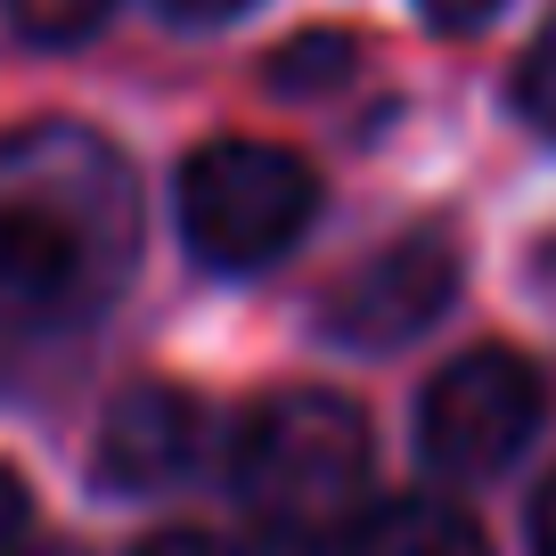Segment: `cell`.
I'll return each mask as SVG.
<instances>
[{
	"instance_id": "obj_1",
	"label": "cell",
	"mask_w": 556,
	"mask_h": 556,
	"mask_svg": "<svg viewBox=\"0 0 556 556\" xmlns=\"http://www.w3.org/2000/svg\"><path fill=\"white\" fill-rule=\"evenodd\" d=\"M139 262V180L83 123L0 131V328H74Z\"/></svg>"
},
{
	"instance_id": "obj_2",
	"label": "cell",
	"mask_w": 556,
	"mask_h": 556,
	"mask_svg": "<svg viewBox=\"0 0 556 556\" xmlns=\"http://www.w3.org/2000/svg\"><path fill=\"white\" fill-rule=\"evenodd\" d=\"M377 442L344 393H270L245 409L229 483L270 556H328L368 516Z\"/></svg>"
},
{
	"instance_id": "obj_3",
	"label": "cell",
	"mask_w": 556,
	"mask_h": 556,
	"mask_svg": "<svg viewBox=\"0 0 556 556\" xmlns=\"http://www.w3.org/2000/svg\"><path fill=\"white\" fill-rule=\"evenodd\" d=\"M319 180L278 139H205L180 164V238L213 270H262L312 229Z\"/></svg>"
},
{
	"instance_id": "obj_4",
	"label": "cell",
	"mask_w": 556,
	"mask_h": 556,
	"mask_svg": "<svg viewBox=\"0 0 556 556\" xmlns=\"http://www.w3.org/2000/svg\"><path fill=\"white\" fill-rule=\"evenodd\" d=\"M540 409H548L540 368L507 344H475L426 384V401H417V451H426L434 475L475 483V475H500L540 434Z\"/></svg>"
},
{
	"instance_id": "obj_5",
	"label": "cell",
	"mask_w": 556,
	"mask_h": 556,
	"mask_svg": "<svg viewBox=\"0 0 556 556\" xmlns=\"http://www.w3.org/2000/svg\"><path fill=\"white\" fill-rule=\"evenodd\" d=\"M458 295V245L451 229H401L393 245L344 270L328 287V336L352 352H393L409 336H426Z\"/></svg>"
},
{
	"instance_id": "obj_6",
	"label": "cell",
	"mask_w": 556,
	"mask_h": 556,
	"mask_svg": "<svg viewBox=\"0 0 556 556\" xmlns=\"http://www.w3.org/2000/svg\"><path fill=\"white\" fill-rule=\"evenodd\" d=\"M197 467V401L173 384H131L99 426V483L164 491Z\"/></svg>"
},
{
	"instance_id": "obj_7",
	"label": "cell",
	"mask_w": 556,
	"mask_h": 556,
	"mask_svg": "<svg viewBox=\"0 0 556 556\" xmlns=\"http://www.w3.org/2000/svg\"><path fill=\"white\" fill-rule=\"evenodd\" d=\"M336 556H491V548H483V523H475L458 500L417 491V500L368 507V516L336 540Z\"/></svg>"
},
{
	"instance_id": "obj_8",
	"label": "cell",
	"mask_w": 556,
	"mask_h": 556,
	"mask_svg": "<svg viewBox=\"0 0 556 556\" xmlns=\"http://www.w3.org/2000/svg\"><path fill=\"white\" fill-rule=\"evenodd\" d=\"M106 9L115 0H9V25L25 41H83L106 25Z\"/></svg>"
},
{
	"instance_id": "obj_9",
	"label": "cell",
	"mask_w": 556,
	"mask_h": 556,
	"mask_svg": "<svg viewBox=\"0 0 556 556\" xmlns=\"http://www.w3.org/2000/svg\"><path fill=\"white\" fill-rule=\"evenodd\" d=\"M336 74H352V41L344 34H312V41H287V50H278L270 83L278 90H319V83H336Z\"/></svg>"
},
{
	"instance_id": "obj_10",
	"label": "cell",
	"mask_w": 556,
	"mask_h": 556,
	"mask_svg": "<svg viewBox=\"0 0 556 556\" xmlns=\"http://www.w3.org/2000/svg\"><path fill=\"white\" fill-rule=\"evenodd\" d=\"M516 106H523V123H540V131L556 139V17L540 25V41L516 66Z\"/></svg>"
},
{
	"instance_id": "obj_11",
	"label": "cell",
	"mask_w": 556,
	"mask_h": 556,
	"mask_svg": "<svg viewBox=\"0 0 556 556\" xmlns=\"http://www.w3.org/2000/svg\"><path fill=\"white\" fill-rule=\"evenodd\" d=\"M139 556H254V548L205 532V523H173V532H148V540H139Z\"/></svg>"
},
{
	"instance_id": "obj_12",
	"label": "cell",
	"mask_w": 556,
	"mask_h": 556,
	"mask_svg": "<svg viewBox=\"0 0 556 556\" xmlns=\"http://www.w3.org/2000/svg\"><path fill=\"white\" fill-rule=\"evenodd\" d=\"M0 556H34V500L9 467H0Z\"/></svg>"
},
{
	"instance_id": "obj_13",
	"label": "cell",
	"mask_w": 556,
	"mask_h": 556,
	"mask_svg": "<svg viewBox=\"0 0 556 556\" xmlns=\"http://www.w3.org/2000/svg\"><path fill=\"white\" fill-rule=\"evenodd\" d=\"M426 9V25H442V34H475V25H491L507 9V0H417Z\"/></svg>"
},
{
	"instance_id": "obj_14",
	"label": "cell",
	"mask_w": 556,
	"mask_h": 556,
	"mask_svg": "<svg viewBox=\"0 0 556 556\" xmlns=\"http://www.w3.org/2000/svg\"><path fill=\"white\" fill-rule=\"evenodd\" d=\"M164 17H189V25H222V17H238V9H254V0H156Z\"/></svg>"
},
{
	"instance_id": "obj_15",
	"label": "cell",
	"mask_w": 556,
	"mask_h": 556,
	"mask_svg": "<svg viewBox=\"0 0 556 556\" xmlns=\"http://www.w3.org/2000/svg\"><path fill=\"white\" fill-rule=\"evenodd\" d=\"M532 556H556V475L540 483V500H532Z\"/></svg>"
},
{
	"instance_id": "obj_16",
	"label": "cell",
	"mask_w": 556,
	"mask_h": 556,
	"mask_svg": "<svg viewBox=\"0 0 556 556\" xmlns=\"http://www.w3.org/2000/svg\"><path fill=\"white\" fill-rule=\"evenodd\" d=\"M41 556H74V548H41Z\"/></svg>"
}]
</instances>
